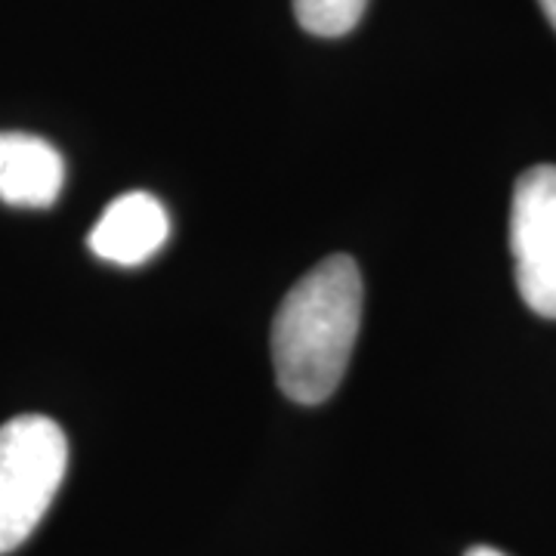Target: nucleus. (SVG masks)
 <instances>
[{"label":"nucleus","mask_w":556,"mask_h":556,"mask_svg":"<svg viewBox=\"0 0 556 556\" xmlns=\"http://www.w3.org/2000/svg\"><path fill=\"white\" fill-rule=\"evenodd\" d=\"M541 3V10H544V16L551 20V25L556 28V0H538Z\"/></svg>","instance_id":"6e6552de"},{"label":"nucleus","mask_w":556,"mask_h":556,"mask_svg":"<svg viewBox=\"0 0 556 556\" xmlns=\"http://www.w3.org/2000/svg\"><path fill=\"white\" fill-rule=\"evenodd\" d=\"M65 186V161L31 134H0V201L13 207H50Z\"/></svg>","instance_id":"39448f33"},{"label":"nucleus","mask_w":556,"mask_h":556,"mask_svg":"<svg viewBox=\"0 0 556 556\" xmlns=\"http://www.w3.org/2000/svg\"><path fill=\"white\" fill-rule=\"evenodd\" d=\"M368 0H294V16L316 38H343L356 28Z\"/></svg>","instance_id":"423d86ee"},{"label":"nucleus","mask_w":556,"mask_h":556,"mask_svg":"<svg viewBox=\"0 0 556 556\" xmlns=\"http://www.w3.org/2000/svg\"><path fill=\"white\" fill-rule=\"evenodd\" d=\"M464 556H507V554H501V551H495V547H485V544H477V547H470Z\"/></svg>","instance_id":"0eeeda50"},{"label":"nucleus","mask_w":556,"mask_h":556,"mask_svg":"<svg viewBox=\"0 0 556 556\" xmlns=\"http://www.w3.org/2000/svg\"><path fill=\"white\" fill-rule=\"evenodd\" d=\"M510 251L519 298L541 318H556V167L535 164L514 186Z\"/></svg>","instance_id":"7ed1b4c3"},{"label":"nucleus","mask_w":556,"mask_h":556,"mask_svg":"<svg viewBox=\"0 0 556 556\" xmlns=\"http://www.w3.org/2000/svg\"><path fill=\"white\" fill-rule=\"evenodd\" d=\"M362 273L346 254L321 260L285 294L273 321V365L281 393L300 405L334 396L362 325Z\"/></svg>","instance_id":"f257e3e1"},{"label":"nucleus","mask_w":556,"mask_h":556,"mask_svg":"<svg viewBox=\"0 0 556 556\" xmlns=\"http://www.w3.org/2000/svg\"><path fill=\"white\" fill-rule=\"evenodd\" d=\"M170 236V217L155 195L127 192L112 201L90 232V251L115 266H139L152 260Z\"/></svg>","instance_id":"20e7f679"},{"label":"nucleus","mask_w":556,"mask_h":556,"mask_svg":"<svg viewBox=\"0 0 556 556\" xmlns=\"http://www.w3.org/2000/svg\"><path fill=\"white\" fill-rule=\"evenodd\" d=\"M68 470L56 420L20 415L0 427V556L22 547L47 517Z\"/></svg>","instance_id":"f03ea898"}]
</instances>
